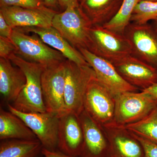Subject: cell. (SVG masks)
<instances>
[{
  "mask_svg": "<svg viewBox=\"0 0 157 157\" xmlns=\"http://www.w3.org/2000/svg\"><path fill=\"white\" fill-rule=\"evenodd\" d=\"M9 59L22 70L26 78L25 86L11 105L22 112H46L41 83L45 67L25 60L16 54L11 56Z\"/></svg>",
  "mask_w": 157,
  "mask_h": 157,
  "instance_id": "6da1fadb",
  "label": "cell"
},
{
  "mask_svg": "<svg viewBox=\"0 0 157 157\" xmlns=\"http://www.w3.org/2000/svg\"><path fill=\"white\" fill-rule=\"evenodd\" d=\"M10 39L16 47V54L28 61L46 67L67 60L61 53L48 46L37 34L21 28L13 29Z\"/></svg>",
  "mask_w": 157,
  "mask_h": 157,
  "instance_id": "7a4b0ae2",
  "label": "cell"
},
{
  "mask_svg": "<svg viewBox=\"0 0 157 157\" xmlns=\"http://www.w3.org/2000/svg\"><path fill=\"white\" fill-rule=\"evenodd\" d=\"M52 25L74 48L88 49L93 25L79 7H68L63 12H57Z\"/></svg>",
  "mask_w": 157,
  "mask_h": 157,
  "instance_id": "3957f363",
  "label": "cell"
},
{
  "mask_svg": "<svg viewBox=\"0 0 157 157\" xmlns=\"http://www.w3.org/2000/svg\"><path fill=\"white\" fill-rule=\"evenodd\" d=\"M64 101L66 112L79 115L84 109L83 102L91 81L96 77L93 68L87 65H78L67 59Z\"/></svg>",
  "mask_w": 157,
  "mask_h": 157,
  "instance_id": "277c9868",
  "label": "cell"
},
{
  "mask_svg": "<svg viewBox=\"0 0 157 157\" xmlns=\"http://www.w3.org/2000/svg\"><path fill=\"white\" fill-rule=\"evenodd\" d=\"M87 50L113 64L132 54L131 46L124 36L113 33L102 26L92 27Z\"/></svg>",
  "mask_w": 157,
  "mask_h": 157,
  "instance_id": "5b68a950",
  "label": "cell"
},
{
  "mask_svg": "<svg viewBox=\"0 0 157 157\" xmlns=\"http://www.w3.org/2000/svg\"><path fill=\"white\" fill-rule=\"evenodd\" d=\"M113 123L125 126L143 119L156 104L157 99L143 91L126 92L116 96Z\"/></svg>",
  "mask_w": 157,
  "mask_h": 157,
  "instance_id": "8992f818",
  "label": "cell"
},
{
  "mask_svg": "<svg viewBox=\"0 0 157 157\" xmlns=\"http://www.w3.org/2000/svg\"><path fill=\"white\" fill-rule=\"evenodd\" d=\"M9 111L19 117L33 132L43 148L50 151L58 150L59 117L47 112L25 113L19 111L11 104Z\"/></svg>",
  "mask_w": 157,
  "mask_h": 157,
  "instance_id": "52a82bcc",
  "label": "cell"
},
{
  "mask_svg": "<svg viewBox=\"0 0 157 157\" xmlns=\"http://www.w3.org/2000/svg\"><path fill=\"white\" fill-rule=\"evenodd\" d=\"M66 61L45 67L41 77L42 94L46 111L59 117L66 112Z\"/></svg>",
  "mask_w": 157,
  "mask_h": 157,
  "instance_id": "ba28073f",
  "label": "cell"
},
{
  "mask_svg": "<svg viewBox=\"0 0 157 157\" xmlns=\"http://www.w3.org/2000/svg\"><path fill=\"white\" fill-rule=\"evenodd\" d=\"M84 109L103 127L112 124L115 111V96L96 77L90 82L83 102Z\"/></svg>",
  "mask_w": 157,
  "mask_h": 157,
  "instance_id": "9c48e42d",
  "label": "cell"
},
{
  "mask_svg": "<svg viewBox=\"0 0 157 157\" xmlns=\"http://www.w3.org/2000/svg\"><path fill=\"white\" fill-rule=\"evenodd\" d=\"M124 36L131 46V55L157 69V31L153 26L131 22Z\"/></svg>",
  "mask_w": 157,
  "mask_h": 157,
  "instance_id": "30bf717a",
  "label": "cell"
},
{
  "mask_svg": "<svg viewBox=\"0 0 157 157\" xmlns=\"http://www.w3.org/2000/svg\"><path fill=\"white\" fill-rule=\"evenodd\" d=\"M78 51L94 71L98 81L115 97L121 93L137 92L139 90L127 82L110 62L97 56L85 48H81Z\"/></svg>",
  "mask_w": 157,
  "mask_h": 157,
  "instance_id": "8fae6325",
  "label": "cell"
},
{
  "mask_svg": "<svg viewBox=\"0 0 157 157\" xmlns=\"http://www.w3.org/2000/svg\"><path fill=\"white\" fill-rule=\"evenodd\" d=\"M84 142V134L79 115L66 112L59 119L58 149L65 154L79 157Z\"/></svg>",
  "mask_w": 157,
  "mask_h": 157,
  "instance_id": "7c38bea8",
  "label": "cell"
},
{
  "mask_svg": "<svg viewBox=\"0 0 157 157\" xmlns=\"http://www.w3.org/2000/svg\"><path fill=\"white\" fill-rule=\"evenodd\" d=\"M57 12L49 8L35 9L9 6L0 9V13L13 29L50 27Z\"/></svg>",
  "mask_w": 157,
  "mask_h": 157,
  "instance_id": "4fadbf2b",
  "label": "cell"
},
{
  "mask_svg": "<svg viewBox=\"0 0 157 157\" xmlns=\"http://www.w3.org/2000/svg\"><path fill=\"white\" fill-rule=\"evenodd\" d=\"M113 65L127 82L138 89L142 91L157 83V69L132 55Z\"/></svg>",
  "mask_w": 157,
  "mask_h": 157,
  "instance_id": "5bb4252c",
  "label": "cell"
},
{
  "mask_svg": "<svg viewBox=\"0 0 157 157\" xmlns=\"http://www.w3.org/2000/svg\"><path fill=\"white\" fill-rule=\"evenodd\" d=\"M84 142L79 157H110L108 138L104 128L83 109L79 115Z\"/></svg>",
  "mask_w": 157,
  "mask_h": 157,
  "instance_id": "9a60e30c",
  "label": "cell"
},
{
  "mask_svg": "<svg viewBox=\"0 0 157 157\" xmlns=\"http://www.w3.org/2000/svg\"><path fill=\"white\" fill-rule=\"evenodd\" d=\"M103 128L109 141L110 157H145L143 146L131 131L113 124Z\"/></svg>",
  "mask_w": 157,
  "mask_h": 157,
  "instance_id": "2e32d148",
  "label": "cell"
},
{
  "mask_svg": "<svg viewBox=\"0 0 157 157\" xmlns=\"http://www.w3.org/2000/svg\"><path fill=\"white\" fill-rule=\"evenodd\" d=\"M23 72L9 59L0 58V93L3 100L12 104L25 86Z\"/></svg>",
  "mask_w": 157,
  "mask_h": 157,
  "instance_id": "e0dca14e",
  "label": "cell"
},
{
  "mask_svg": "<svg viewBox=\"0 0 157 157\" xmlns=\"http://www.w3.org/2000/svg\"><path fill=\"white\" fill-rule=\"evenodd\" d=\"M28 33L37 34L45 43L61 53L64 56L78 65H89L79 51L74 48L52 26L48 28H21Z\"/></svg>",
  "mask_w": 157,
  "mask_h": 157,
  "instance_id": "ac0fdd59",
  "label": "cell"
},
{
  "mask_svg": "<svg viewBox=\"0 0 157 157\" xmlns=\"http://www.w3.org/2000/svg\"><path fill=\"white\" fill-rule=\"evenodd\" d=\"M123 0H82L79 7L93 26H104L117 13Z\"/></svg>",
  "mask_w": 157,
  "mask_h": 157,
  "instance_id": "d6986e66",
  "label": "cell"
},
{
  "mask_svg": "<svg viewBox=\"0 0 157 157\" xmlns=\"http://www.w3.org/2000/svg\"><path fill=\"white\" fill-rule=\"evenodd\" d=\"M38 139L25 123L10 111L0 109V140Z\"/></svg>",
  "mask_w": 157,
  "mask_h": 157,
  "instance_id": "ffe728a7",
  "label": "cell"
},
{
  "mask_svg": "<svg viewBox=\"0 0 157 157\" xmlns=\"http://www.w3.org/2000/svg\"><path fill=\"white\" fill-rule=\"evenodd\" d=\"M43 148L38 139L1 140L0 157H41Z\"/></svg>",
  "mask_w": 157,
  "mask_h": 157,
  "instance_id": "44dd1931",
  "label": "cell"
},
{
  "mask_svg": "<svg viewBox=\"0 0 157 157\" xmlns=\"http://www.w3.org/2000/svg\"><path fill=\"white\" fill-rule=\"evenodd\" d=\"M140 1L123 0L115 16L103 26L113 33L124 36L127 27L131 23V17L135 6Z\"/></svg>",
  "mask_w": 157,
  "mask_h": 157,
  "instance_id": "7402d4cb",
  "label": "cell"
},
{
  "mask_svg": "<svg viewBox=\"0 0 157 157\" xmlns=\"http://www.w3.org/2000/svg\"><path fill=\"white\" fill-rule=\"evenodd\" d=\"M123 127L136 135L157 143V102L143 119Z\"/></svg>",
  "mask_w": 157,
  "mask_h": 157,
  "instance_id": "603a6c76",
  "label": "cell"
},
{
  "mask_svg": "<svg viewBox=\"0 0 157 157\" xmlns=\"http://www.w3.org/2000/svg\"><path fill=\"white\" fill-rule=\"evenodd\" d=\"M157 18V2L141 0L135 6L131 18V22L145 24Z\"/></svg>",
  "mask_w": 157,
  "mask_h": 157,
  "instance_id": "cb8c5ba5",
  "label": "cell"
},
{
  "mask_svg": "<svg viewBox=\"0 0 157 157\" xmlns=\"http://www.w3.org/2000/svg\"><path fill=\"white\" fill-rule=\"evenodd\" d=\"M16 6L29 9H45L43 0H0V7Z\"/></svg>",
  "mask_w": 157,
  "mask_h": 157,
  "instance_id": "d4e9b609",
  "label": "cell"
},
{
  "mask_svg": "<svg viewBox=\"0 0 157 157\" xmlns=\"http://www.w3.org/2000/svg\"><path fill=\"white\" fill-rule=\"evenodd\" d=\"M16 52V47L10 38L0 36V58L9 59Z\"/></svg>",
  "mask_w": 157,
  "mask_h": 157,
  "instance_id": "484cf974",
  "label": "cell"
},
{
  "mask_svg": "<svg viewBox=\"0 0 157 157\" xmlns=\"http://www.w3.org/2000/svg\"><path fill=\"white\" fill-rule=\"evenodd\" d=\"M133 134L143 146L145 157H157V142L148 140L135 133H133Z\"/></svg>",
  "mask_w": 157,
  "mask_h": 157,
  "instance_id": "4316f807",
  "label": "cell"
},
{
  "mask_svg": "<svg viewBox=\"0 0 157 157\" xmlns=\"http://www.w3.org/2000/svg\"><path fill=\"white\" fill-rule=\"evenodd\" d=\"M13 29L0 13V36L10 38Z\"/></svg>",
  "mask_w": 157,
  "mask_h": 157,
  "instance_id": "83f0119b",
  "label": "cell"
},
{
  "mask_svg": "<svg viewBox=\"0 0 157 157\" xmlns=\"http://www.w3.org/2000/svg\"><path fill=\"white\" fill-rule=\"evenodd\" d=\"M42 153V155L45 157H79L72 156L65 154L59 150L55 151H50L43 148Z\"/></svg>",
  "mask_w": 157,
  "mask_h": 157,
  "instance_id": "f1b7e54d",
  "label": "cell"
},
{
  "mask_svg": "<svg viewBox=\"0 0 157 157\" xmlns=\"http://www.w3.org/2000/svg\"><path fill=\"white\" fill-rule=\"evenodd\" d=\"M59 6L63 9H67L68 7H79L78 0H58Z\"/></svg>",
  "mask_w": 157,
  "mask_h": 157,
  "instance_id": "f546056e",
  "label": "cell"
},
{
  "mask_svg": "<svg viewBox=\"0 0 157 157\" xmlns=\"http://www.w3.org/2000/svg\"><path fill=\"white\" fill-rule=\"evenodd\" d=\"M142 91L148 94L152 98L157 99V83L147 89L143 90Z\"/></svg>",
  "mask_w": 157,
  "mask_h": 157,
  "instance_id": "4dcf8cb0",
  "label": "cell"
},
{
  "mask_svg": "<svg viewBox=\"0 0 157 157\" xmlns=\"http://www.w3.org/2000/svg\"><path fill=\"white\" fill-rule=\"evenodd\" d=\"M45 6L48 8L55 10L57 9L59 7L58 0H43ZM56 11V10H55Z\"/></svg>",
  "mask_w": 157,
  "mask_h": 157,
  "instance_id": "1f68e13d",
  "label": "cell"
},
{
  "mask_svg": "<svg viewBox=\"0 0 157 157\" xmlns=\"http://www.w3.org/2000/svg\"><path fill=\"white\" fill-rule=\"evenodd\" d=\"M152 25L153 26L154 28L157 31V18L156 19L154 20H153V24H152Z\"/></svg>",
  "mask_w": 157,
  "mask_h": 157,
  "instance_id": "d6a6232c",
  "label": "cell"
},
{
  "mask_svg": "<svg viewBox=\"0 0 157 157\" xmlns=\"http://www.w3.org/2000/svg\"><path fill=\"white\" fill-rule=\"evenodd\" d=\"M145 1H150L152 2H157V0H145Z\"/></svg>",
  "mask_w": 157,
  "mask_h": 157,
  "instance_id": "836d02e7",
  "label": "cell"
},
{
  "mask_svg": "<svg viewBox=\"0 0 157 157\" xmlns=\"http://www.w3.org/2000/svg\"><path fill=\"white\" fill-rule=\"evenodd\" d=\"M82 1V0H78V2H81V1Z\"/></svg>",
  "mask_w": 157,
  "mask_h": 157,
  "instance_id": "e575fe53",
  "label": "cell"
},
{
  "mask_svg": "<svg viewBox=\"0 0 157 157\" xmlns=\"http://www.w3.org/2000/svg\"><path fill=\"white\" fill-rule=\"evenodd\" d=\"M41 157H45V156H44L42 155V156H41Z\"/></svg>",
  "mask_w": 157,
  "mask_h": 157,
  "instance_id": "d590c367",
  "label": "cell"
}]
</instances>
